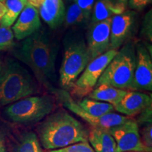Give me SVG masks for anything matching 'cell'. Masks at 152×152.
Listing matches in <instances>:
<instances>
[{
    "instance_id": "obj_1",
    "label": "cell",
    "mask_w": 152,
    "mask_h": 152,
    "mask_svg": "<svg viewBox=\"0 0 152 152\" xmlns=\"http://www.w3.org/2000/svg\"><path fill=\"white\" fill-rule=\"evenodd\" d=\"M58 47L47 30L42 27L18 46L13 47L14 56L19 61L27 65L33 72L37 81L51 92L56 88L55 69Z\"/></svg>"
},
{
    "instance_id": "obj_2",
    "label": "cell",
    "mask_w": 152,
    "mask_h": 152,
    "mask_svg": "<svg viewBox=\"0 0 152 152\" xmlns=\"http://www.w3.org/2000/svg\"><path fill=\"white\" fill-rule=\"evenodd\" d=\"M89 132L80 121L63 109L49 114L37 127L41 146L49 151L88 142Z\"/></svg>"
},
{
    "instance_id": "obj_3",
    "label": "cell",
    "mask_w": 152,
    "mask_h": 152,
    "mask_svg": "<svg viewBox=\"0 0 152 152\" xmlns=\"http://www.w3.org/2000/svg\"><path fill=\"white\" fill-rule=\"evenodd\" d=\"M38 85L30 72L18 61L2 62L0 68V106L37 94Z\"/></svg>"
},
{
    "instance_id": "obj_4",
    "label": "cell",
    "mask_w": 152,
    "mask_h": 152,
    "mask_svg": "<svg viewBox=\"0 0 152 152\" xmlns=\"http://www.w3.org/2000/svg\"><path fill=\"white\" fill-rule=\"evenodd\" d=\"M90 63L85 40L81 33L71 32L64 39V55L59 70L60 85L64 90L71 89Z\"/></svg>"
},
{
    "instance_id": "obj_5",
    "label": "cell",
    "mask_w": 152,
    "mask_h": 152,
    "mask_svg": "<svg viewBox=\"0 0 152 152\" xmlns=\"http://www.w3.org/2000/svg\"><path fill=\"white\" fill-rule=\"evenodd\" d=\"M135 64V45L133 41L129 40L118 50L96 86L104 84L121 90H131Z\"/></svg>"
},
{
    "instance_id": "obj_6",
    "label": "cell",
    "mask_w": 152,
    "mask_h": 152,
    "mask_svg": "<svg viewBox=\"0 0 152 152\" xmlns=\"http://www.w3.org/2000/svg\"><path fill=\"white\" fill-rule=\"evenodd\" d=\"M54 107L55 100L52 96H30L9 104L5 108L4 113L13 122L30 124L43 120Z\"/></svg>"
},
{
    "instance_id": "obj_7",
    "label": "cell",
    "mask_w": 152,
    "mask_h": 152,
    "mask_svg": "<svg viewBox=\"0 0 152 152\" xmlns=\"http://www.w3.org/2000/svg\"><path fill=\"white\" fill-rule=\"evenodd\" d=\"M117 52V50L110 49L91 61L71 88L72 94L79 97L89 95Z\"/></svg>"
},
{
    "instance_id": "obj_8",
    "label": "cell",
    "mask_w": 152,
    "mask_h": 152,
    "mask_svg": "<svg viewBox=\"0 0 152 152\" xmlns=\"http://www.w3.org/2000/svg\"><path fill=\"white\" fill-rule=\"evenodd\" d=\"M56 96L64 106L73 112L76 115L85 120L86 122L92 125L93 128L99 129L106 131H109L114 127L118 126L126 122L130 118L128 116L120 115V114L113 113H109L101 117H94L89 115L85 111H83L78 106L73 99L71 97L69 93L64 90H58L56 89L53 92Z\"/></svg>"
},
{
    "instance_id": "obj_9",
    "label": "cell",
    "mask_w": 152,
    "mask_h": 152,
    "mask_svg": "<svg viewBox=\"0 0 152 152\" xmlns=\"http://www.w3.org/2000/svg\"><path fill=\"white\" fill-rule=\"evenodd\" d=\"M116 144L117 152H151L142 143L137 121L129 118L126 122L109 130Z\"/></svg>"
},
{
    "instance_id": "obj_10",
    "label": "cell",
    "mask_w": 152,
    "mask_h": 152,
    "mask_svg": "<svg viewBox=\"0 0 152 152\" xmlns=\"http://www.w3.org/2000/svg\"><path fill=\"white\" fill-rule=\"evenodd\" d=\"M151 45L137 42L135 45L136 64L131 90L132 91L152 90V58Z\"/></svg>"
},
{
    "instance_id": "obj_11",
    "label": "cell",
    "mask_w": 152,
    "mask_h": 152,
    "mask_svg": "<svg viewBox=\"0 0 152 152\" xmlns=\"http://www.w3.org/2000/svg\"><path fill=\"white\" fill-rule=\"evenodd\" d=\"M137 14L134 11H125L111 18L110 30L111 49L118 50L125 42L130 40L137 26Z\"/></svg>"
},
{
    "instance_id": "obj_12",
    "label": "cell",
    "mask_w": 152,
    "mask_h": 152,
    "mask_svg": "<svg viewBox=\"0 0 152 152\" xmlns=\"http://www.w3.org/2000/svg\"><path fill=\"white\" fill-rule=\"evenodd\" d=\"M111 18L90 24L87 34V48L90 62L111 49L110 30Z\"/></svg>"
},
{
    "instance_id": "obj_13",
    "label": "cell",
    "mask_w": 152,
    "mask_h": 152,
    "mask_svg": "<svg viewBox=\"0 0 152 152\" xmlns=\"http://www.w3.org/2000/svg\"><path fill=\"white\" fill-rule=\"evenodd\" d=\"M42 27L38 9L28 3L14 23L12 31L16 39L23 40Z\"/></svg>"
},
{
    "instance_id": "obj_14",
    "label": "cell",
    "mask_w": 152,
    "mask_h": 152,
    "mask_svg": "<svg viewBox=\"0 0 152 152\" xmlns=\"http://www.w3.org/2000/svg\"><path fill=\"white\" fill-rule=\"evenodd\" d=\"M151 95L128 90L121 102L114 106V109L130 117L140 113L148 106H151Z\"/></svg>"
},
{
    "instance_id": "obj_15",
    "label": "cell",
    "mask_w": 152,
    "mask_h": 152,
    "mask_svg": "<svg viewBox=\"0 0 152 152\" xmlns=\"http://www.w3.org/2000/svg\"><path fill=\"white\" fill-rule=\"evenodd\" d=\"M38 11L42 20L52 29H56L64 23L66 11L63 0H44Z\"/></svg>"
},
{
    "instance_id": "obj_16",
    "label": "cell",
    "mask_w": 152,
    "mask_h": 152,
    "mask_svg": "<svg viewBox=\"0 0 152 152\" xmlns=\"http://www.w3.org/2000/svg\"><path fill=\"white\" fill-rule=\"evenodd\" d=\"M125 5L118 2L116 0H97L95 1L90 24L112 18L115 15L125 12Z\"/></svg>"
},
{
    "instance_id": "obj_17",
    "label": "cell",
    "mask_w": 152,
    "mask_h": 152,
    "mask_svg": "<svg viewBox=\"0 0 152 152\" xmlns=\"http://www.w3.org/2000/svg\"><path fill=\"white\" fill-rule=\"evenodd\" d=\"M88 141L94 152H117L115 140L108 131L92 128Z\"/></svg>"
},
{
    "instance_id": "obj_18",
    "label": "cell",
    "mask_w": 152,
    "mask_h": 152,
    "mask_svg": "<svg viewBox=\"0 0 152 152\" xmlns=\"http://www.w3.org/2000/svg\"><path fill=\"white\" fill-rule=\"evenodd\" d=\"M94 88L89 94V99L109 103L113 107L121 102L128 92V90L115 88L104 84L95 86Z\"/></svg>"
},
{
    "instance_id": "obj_19",
    "label": "cell",
    "mask_w": 152,
    "mask_h": 152,
    "mask_svg": "<svg viewBox=\"0 0 152 152\" xmlns=\"http://www.w3.org/2000/svg\"><path fill=\"white\" fill-rule=\"evenodd\" d=\"M12 152H44L37 134L33 131L20 134L13 147Z\"/></svg>"
},
{
    "instance_id": "obj_20",
    "label": "cell",
    "mask_w": 152,
    "mask_h": 152,
    "mask_svg": "<svg viewBox=\"0 0 152 152\" xmlns=\"http://www.w3.org/2000/svg\"><path fill=\"white\" fill-rule=\"evenodd\" d=\"M77 104L83 111L94 117H101L107 113H112L115 110L111 104L89 98L83 99Z\"/></svg>"
},
{
    "instance_id": "obj_21",
    "label": "cell",
    "mask_w": 152,
    "mask_h": 152,
    "mask_svg": "<svg viewBox=\"0 0 152 152\" xmlns=\"http://www.w3.org/2000/svg\"><path fill=\"white\" fill-rule=\"evenodd\" d=\"M28 3L27 0H5L7 12L0 20L1 26L5 27L13 26Z\"/></svg>"
},
{
    "instance_id": "obj_22",
    "label": "cell",
    "mask_w": 152,
    "mask_h": 152,
    "mask_svg": "<svg viewBox=\"0 0 152 152\" xmlns=\"http://www.w3.org/2000/svg\"><path fill=\"white\" fill-rule=\"evenodd\" d=\"M64 22L67 27L86 24L88 23L78 6L74 2L68 7L65 14Z\"/></svg>"
},
{
    "instance_id": "obj_23",
    "label": "cell",
    "mask_w": 152,
    "mask_h": 152,
    "mask_svg": "<svg viewBox=\"0 0 152 152\" xmlns=\"http://www.w3.org/2000/svg\"><path fill=\"white\" fill-rule=\"evenodd\" d=\"M15 46L14 35L11 27L0 26V51L13 49Z\"/></svg>"
},
{
    "instance_id": "obj_24",
    "label": "cell",
    "mask_w": 152,
    "mask_h": 152,
    "mask_svg": "<svg viewBox=\"0 0 152 152\" xmlns=\"http://www.w3.org/2000/svg\"><path fill=\"white\" fill-rule=\"evenodd\" d=\"M49 152H94L88 142H78L61 149L50 150Z\"/></svg>"
},
{
    "instance_id": "obj_25",
    "label": "cell",
    "mask_w": 152,
    "mask_h": 152,
    "mask_svg": "<svg viewBox=\"0 0 152 152\" xmlns=\"http://www.w3.org/2000/svg\"><path fill=\"white\" fill-rule=\"evenodd\" d=\"M151 10L148 11L144 16L142 27L141 30V35L143 38L150 42L152 41V14Z\"/></svg>"
},
{
    "instance_id": "obj_26",
    "label": "cell",
    "mask_w": 152,
    "mask_h": 152,
    "mask_svg": "<svg viewBox=\"0 0 152 152\" xmlns=\"http://www.w3.org/2000/svg\"><path fill=\"white\" fill-rule=\"evenodd\" d=\"M73 2L78 6L84 15L85 19L88 22L92 16L94 9L95 0H73Z\"/></svg>"
},
{
    "instance_id": "obj_27",
    "label": "cell",
    "mask_w": 152,
    "mask_h": 152,
    "mask_svg": "<svg viewBox=\"0 0 152 152\" xmlns=\"http://www.w3.org/2000/svg\"><path fill=\"white\" fill-rule=\"evenodd\" d=\"M152 126L151 123L147 124L144 125V127L142 128L140 137L142 143L150 151H152Z\"/></svg>"
},
{
    "instance_id": "obj_28",
    "label": "cell",
    "mask_w": 152,
    "mask_h": 152,
    "mask_svg": "<svg viewBox=\"0 0 152 152\" xmlns=\"http://www.w3.org/2000/svg\"><path fill=\"white\" fill-rule=\"evenodd\" d=\"M137 122V123H140L141 125H147L151 123L152 121V110L151 106H148L145 109H144L141 113H139Z\"/></svg>"
},
{
    "instance_id": "obj_29",
    "label": "cell",
    "mask_w": 152,
    "mask_h": 152,
    "mask_svg": "<svg viewBox=\"0 0 152 152\" xmlns=\"http://www.w3.org/2000/svg\"><path fill=\"white\" fill-rule=\"evenodd\" d=\"M152 0H128V4L130 9L136 11H142L151 4Z\"/></svg>"
},
{
    "instance_id": "obj_30",
    "label": "cell",
    "mask_w": 152,
    "mask_h": 152,
    "mask_svg": "<svg viewBox=\"0 0 152 152\" xmlns=\"http://www.w3.org/2000/svg\"><path fill=\"white\" fill-rule=\"evenodd\" d=\"M5 139L4 132L3 130L0 128V152H7Z\"/></svg>"
},
{
    "instance_id": "obj_31",
    "label": "cell",
    "mask_w": 152,
    "mask_h": 152,
    "mask_svg": "<svg viewBox=\"0 0 152 152\" xmlns=\"http://www.w3.org/2000/svg\"><path fill=\"white\" fill-rule=\"evenodd\" d=\"M6 12H7V7H6L5 1H0V20L3 18Z\"/></svg>"
},
{
    "instance_id": "obj_32",
    "label": "cell",
    "mask_w": 152,
    "mask_h": 152,
    "mask_svg": "<svg viewBox=\"0 0 152 152\" xmlns=\"http://www.w3.org/2000/svg\"><path fill=\"white\" fill-rule=\"evenodd\" d=\"M28 4H30V5L33 6L34 7H35L36 9H39L42 4L44 1V0H27Z\"/></svg>"
},
{
    "instance_id": "obj_33",
    "label": "cell",
    "mask_w": 152,
    "mask_h": 152,
    "mask_svg": "<svg viewBox=\"0 0 152 152\" xmlns=\"http://www.w3.org/2000/svg\"><path fill=\"white\" fill-rule=\"evenodd\" d=\"M118 2L122 4L125 5V7H127V5H128V0H116Z\"/></svg>"
},
{
    "instance_id": "obj_34",
    "label": "cell",
    "mask_w": 152,
    "mask_h": 152,
    "mask_svg": "<svg viewBox=\"0 0 152 152\" xmlns=\"http://www.w3.org/2000/svg\"><path fill=\"white\" fill-rule=\"evenodd\" d=\"M2 60L1 59V58H0V68H1V64H2Z\"/></svg>"
},
{
    "instance_id": "obj_35",
    "label": "cell",
    "mask_w": 152,
    "mask_h": 152,
    "mask_svg": "<svg viewBox=\"0 0 152 152\" xmlns=\"http://www.w3.org/2000/svg\"><path fill=\"white\" fill-rule=\"evenodd\" d=\"M131 152H144V151H131Z\"/></svg>"
},
{
    "instance_id": "obj_36",
    "label": "cell",
    "mask_w": 152,
    "mask_h": 152,
    "mask_svg": "<svg viewBox=\"0 0 152 152\" xmlns=\"http://www.w3.org/2000/svg\"><path fill=\"white\" fill-rule=\"evenodd\" d=\"M0 1H5V0H0Z\"/></svg>"
},
{
    "instance_id": "obj_37",
    "label": "cell",
    "mask_w": 152,
    "mask_h": 152,
    "mask_svg": "<svg viewBox=\"0 0 152 152\" xmlns=\"http://www.w3.org/2000/svg\"><path fill=\"white\" fill-rule=\"evenodd\" d=\"M67 1H70V0H67Z\"/></svg>"
}]
</instances>
